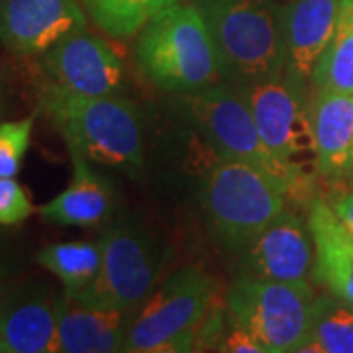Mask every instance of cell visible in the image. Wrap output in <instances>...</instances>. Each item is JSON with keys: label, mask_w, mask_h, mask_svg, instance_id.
<instances>
[{"label": "cell", "mask_w": 353, "mask_h": 353, "mask_svg": "<svg viewBox=\"0 0 353 353\" xmlns=\"http://www.w3.org/2000/svg\"><path fill=\"white\" fill-rule=\"evenodd\" d=\"M136 65L145 81L175 94H194L224 81L212 32L196 2L181 0L145 24Z\"/></svg>", "instance_id": "6da1fadb"}, {"label": "cell", "mask_w": 353, "mask_h": 353, "mask_svg": "<svg viewBox=\"0 0 353 353\" xmlns=\"http://www.w3.org/2000/svg\"><path fill=\"white\" fill-rule=\"evenodd\" d=\"M189 110L216 157L263 169L283 185L292 206L308 208L318 196L314 171L308 173L304 165L283 161L267 148L240 85L222 81L194 92L189 97Z\"/></svg>", "instance_id": "7a4b0ae2"}, {"label": "cell", "mask_w": 353, "mask_h": 353, "mask_svg": "<svg viewBox=\"0 0 353 353\" xmlns=\"http://www.w3.org/2000/svg\"><path fill=\"white\" fill-rule=\"evenodd\" d=\"M38 99L39 110L63 136L67 150L85 155L90 163L128 169L141 165V124L126 97H85L46 81Z\"/></svg>", "instance_id": "3957f363"}, {"label": "cell", "mask_w": 353, "mask_h": 353, "mask_svg": "<svg viewBox=\"0 0 353 353\" xmlns=\"http://www.w3.org/2000/svg\"><path fill=\"white\" fill-rule=\"evenodd\" d=\"M201 204L220 245L240 253L287 206V190L255 165L216 157L201 185Z\"/></svg>", "instance_id": "277c9868"}, {"label": "cell", "mask_w": 353, "mask_h": 353, "mask_svg": "<svg viewBox=\"0 0 353 353\" xmlns=\"http://www.w3.org/2000/svg\"><path fill=\"white\" fill-rule=\"evenodd\" d=\"M212 32L224 81L250 85L287 73L281 4L273 0H196Z\"/></svg>", "instance_id": "5b68a950"}, {"label": "cell", "mask_w": 353, "mask_h": 353, "mask_svg": "<svg viewBox=\"0 0 353 353\" xmlns=\"http://www.w3.org/2000/svg\"><path fill=\"white\" fill-rule=\"evenodd\" d=\"M228 316L252 332L267 353H301L310 338L314 283H283L238 275L226 292Z\"/></svg>", "instance_id": "8992f818"}, {"label": "cell", "mask_w": 353, "mask_h": 353, "mask_svg": "<svg viewBox=\"0 0 353 353\" xmlns=\"http://www.w3.org/2000/svg\"><path fill=\"white\" fill-rule=\"evenodd\" d=\"M102 261L99 275L75 296L97 308L134 312L159 285L165 253L148 230L118 222L101 234ZM69 294V292H67Z\"/></svg>", "instance_id": "52a82bcc"}, {"label": "cell", "mask_w": 353, "mask_h": 353, "mask_svg": "<svg viewBox=\"0 0 353 353\" xmlns=\"http://www.w3.org/2000/svg\"><path fill=\"white\" fill-rule=\"evenodd\" d=\"M216 299V283L199 267H183L157 285L132 316L124 352L165 353L176 336L199 326Z\"/></svg>", "instance_id": "ba28073f"}, {"label": "cell", "mask_w": 353, "mask_h": 353, "mask_svg": "<svg viewBox=\"0 0 353 353\" xmlns=\"http://www.w3.org/2000/svg\"><path fill=\"white\" fill-rule=\"evenodd\" d=\"M240 87L271 152L289 163L304 165V157H314L308 87L287 73Z\"/></svg>", "instance_id": "9c48e42d"}, {"label": "cell", "mask_w": 353, "mask_h": 353, "mask_svg": "<svg viewBox=\"0 0 353 353\" xmlns=\"http://www.w3.org/2000/svg\"><path fill=\"white\" fill-rule=\"evenodd\" d=\"M238 275L283 283H314V240L308 218L287 206L238 253Z\"/></svg>", "instance_id": "30bf717a"}, {"label": "cell", "mask_w": 353, "mask_h": 353, "mask_svg": "<svg viewBox=\"0 0 353 353\" xmlns=\"http://www.w3.org/2000/svg\"><path fill=\"white\" fill-rule=\"evenodd\" d=\"M46 81L85 97H112L124 87V63L101 36L79 30L41 53Z\"/></svg>", "instance_id": "8fae6325"}, {"label": "cell", "mask_w": 353, "mask_h": 353, "mask_svg": "<svg viewBox=\"0 0 353 353\" xmlns=\"http://www.w3.org/2000/svg\"><path fill=\"white\" fill-rule=\"evenodd\" d=\"M79 30L87 12L77 0H0V43L16 55H41Z\"/></svg>", "instance_id": "7c38bea8"}, {"label": "cell", "mask_w": 353, "mask_h": 353, "mask_svg": "<svg viewBox=\"0 0 353 353\" xmlns=\"http://www.w3.org/2000/svg\"><path fill=\"white\" fill-rule=\"evenodd\" d=\"M59 296L48 285H22L0 299V353L57 352Z\"/></svg>", "instance_id": "4fadbf2b"}, {"label": "cell", "mask_w": 353, "mask_h": 353, "mask_svg": "<svg viewBox=\"0 0 353 353\" xmlns=\"http://www.w3.org/2000/svg\"><path fill=\"white\" fill-rule=\"evenodd\" d=\"M314 173L328 185H343L353 171V94L310 90Z\"/></svg>", "instance_id": "5bb4252c"}, {"label": "cell", "mask_w": 353, "mask_h": 353, "mask_svg": "<svg viewBox=\"0 0 353 353\" xmlns=\"http://www.w3.org/2000/svg\"><path fill=\"white\" fill-rule=\"evenodd\" d=\"M340 16V0H289L281 4L287 75L310 90V79L328 48Z\"/></svg>", "instance_id": "9a60e30c"}, {"label": "cell", "mask_w": 353, "mask_h": 353, "mask_svg": "<svg viewBox=\"0 0 353 353\" xmlns=\"http://www.w3.org/2000/svg\"><path fill=\"white\" fill-rule=\"evenodd\" d=\"M134 312L87 306L63 292L57 304V353L124 352Z\"/></svg>", "instance_id": "2e32d148"}, {"label": "cell", "mask_w": 353, "mask_h": 353, "mask_svg": "<svg viewBox=\"0 0 353 353\" xmlns=\"http://www.w3.org/2000/svg\"><path fill=\"white\" fill-rule=\"evenodd\" d=\"M314 240V283L353 304V232L320 194L306 208Z\"/></svg>", "instance_id": "e0dca14e"}, {"label": "cell", "mask_w": 353, "mask_h": 353, "mask_svg": "<svg viewBox=\"0 0 353 353\" xmlns=\"http://www.w3.org/2000/svg\"><path fill=\"white\" fill-rule=\"evenodd\" d=\"M73 176L63 192L41 204L38 214L53 226L88 228L104 222L114 208V190L106 176L99 175L85 155L71 152Z\"/></svg>", "instance_id": "ac0fdd59"}, {"label": "cell", "mask_w": 353, "mask_h": 353, "mask_svg": "<svg viewBox=\"0 0 353 353\" xmlns=\"http://www.w3.org/2000/svg\"><path fill=\"white\" fill-rule=\"evenodd\" d=\"M310 90L353 94V0H340L338 26L316 65Z\"/></svg>", "instance_id": "d6986e66"}, {"label": "cell", "mask_w": 353, "mask_h": 353, "mask_svg": "<svg viewBox=\"0 0 353 353\" xmlns=\"http://www.w3.org/2000/svg\"><path fill=\"white\" fill-rule=\"evenodd\" d=\"M36 261L63 283V292L75 294L90 285L101 271V241L51 243L39 250Z\"/></svg>", "instance_id": "ffe728a7"}, {"label": "cell", "mask_w": 353, "mask_h": 353, "mask_svg": "<svg viewBox=\"0 0 353 353\" xmlns=\"http://www.w3.org/2000/svg\"><path fill=\"white\" fill-rule=\"evenodd\" d=\"M181 0H81L87 16L116 39L138 36L145 24Z\"/></svg>", "instance_id": "44dd1931"}, {"label": "cell", "mask_w": 353, "mask_h": 353, "mask_svg": "<svg viewBox=\"0 0 353 353\" xmlns=\"http://www.w3.org/2000/svg\"><path fill=\"white\" fill-rule=\"evenodd\" d=\"M301 353H353V304L318 294L310 338Z\"/></svg>", "instance_id": "7402d4cb"}, {"label": "cell", "mask_w": 353, "mask_h": 353, "mask_svg": "<svg viewBox=\"0 0 353 353\" xmlns=\"http://www.w3.org/2000/svg\"><path fill=\"white\" fill-rule=\"evenodd\" d=\"M34 116L0 124V176H16L32 141Z\"/></svg>", "instance_id": "603a6c76"}, {"label": "cell", "mask_w": 353, "mask_h": 353, "mask_svg": "<svg viewBox=\"0 0 353 353\" xmlns=\"http://www.w3.org/2000/svg\"><path fill=\"white\" fill-rule=\"evenodd\" d=\"M34 214L24 187L14 176H0V226H16Z\"/></svg>", "instance_id": "cb8c5ba5"}, {"label": "cell", "mask_w": 353, "mask_h": 353, "mask_svg": "<svg viewBox=\"0 0 353 353\" xmlns=\"http://www.w3.org/2000/svg\"><path fill=\"white\" fill-rule=\"evenodd\" d=\"M218 352L224 353H267L261 341L253 336L248 328H243L236 320L228 316V326L222 340L218 343Z\"/></svg>", "instance_id": "d4e9b609"}, {"label": "cell", "mask_w": 353, "mask_h": 353, "mask_svg": "<svg viewBox=\"0 0 353 353\" xmlns=\"http://www.w3.org/2000/svg\"><path fill=\"white\" fill-rule=\"evenodd\" d=\"M328 202L341 222H343V224L353 232V187L352 185H347V187H341L340 185V190H334V192L330 194Z\"/></svg>", "instance_id": "484cf974"}, {"label": "cell", "mask_w": 353, "mask_h": 353, "mask_svg": "<svg viewBox=\"0 0 353 353\" xmlns=\"http://www.w3.org/2000/svg\"><path fill=\"white\" fill-rule=\"evenodd\" d=\"M343 185H352L353 187V171H352V175H350V179H347V183H343Z\"/></svg>", "instance_id": "4316f807"}, {"label": "cell", "mask_w": 353, "mask_h": 353, "mask_svg": "<svg viewBox=\"0 0 353 353\" xmlns=\"http://www.w3.org/2000/svg\"><path fill=\"white\" fill-rule=\"evenodd\" d=\"M0 299H2V289H0Z\"/></svg>", "instance_id": "83f0119b"}]
</instances>
